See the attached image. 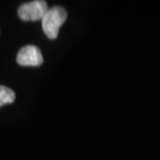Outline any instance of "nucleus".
I'll list each match as a JSON object with an SVG mask.
<instances>
[{
    "mask_svg": "<svg viewBox=\"0 0 160 160\" xmlns=\"http://www.w3.org/2000/svg\"><path fill=\"white\" fill-rule=\"evenodd\" d=\"M68 17L67 11L62 6H53L48 9L46 15L42 19V26L45 34L51 40L56 39L62 25Z\"/></svg>",
    "mask_w": 160,
    "mask_h": 160,
    "instance_id": "nucleus-1",
    "label": "nucleus"
},
{
    "mask_svg": "<svg viewBox=\"0 0 160 160\" xmlns=\"http://www.w3.org/2000/svg\"><path fill=\"white\" fill-rule=\"evenodd\" d=\"M48 4L44 0H34L23 3L18 9V15L23 21H38L42 20L48 12Z\"/></svg>",
    "mask_w": 160,
    "mask_h": 160,
    "instance_id": "nucleus-2",
    "label": "nucleus"
},
{
    "mask_svg": "<svg viewBox=\"0 0 160 160\" xmlns=\"http://www.w3.org/2000/svg\"><path fill=\"white\" fill-rule=\"evenodd\" d=\"M16 95L14 91L6 86L0 85V106L6 104H11L15 101Z\"/></svg>",
    "mask_w": 160,
    "mask_h": 160,
    "instance_id": "nucleus-4",
    "label": "nucleus"
},
{
    "mask_svg": "<svg viewBox=\"0 0 160 160\" xmlns=\"http://www.w3.org/2000/svg\"><path fill=\"white\" fill-rule=\"evenodd\" d=\"M44 62L43 54L37 46L28 45L23 47L17 54V62L24 67H38Z\"/></svg>",
    "mask_w": 160,
    "mask_h": 160,
    "instance_id": "nucleus-3",
    "label": "nucleus"
}]
</instances>
